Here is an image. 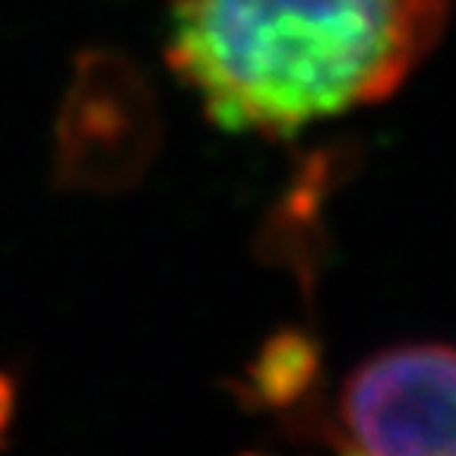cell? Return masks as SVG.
Instances as JSON below:
<instances>
[{"instance_id":"6da1fadb","label":"cell","mask_w":456,"mask_h":456,"mask_svg":"<svg viewBox=\"0 0 456 456\" xmlns=\"http://www.w3.org/2000/svg\"><path fill=\"white\" fill-rule=\"evenodd\" d=\"M444 22L447 0H168L165 57L209 121L289 136L387 99Z\"/></svg>"},{"instance_id":"7a4b0ae2","label":"cell","mask_w":456,"mask_h":456,"mask_svg":"<svg viewBox=\"0 0 456 456\" xmlns=\"http://www.w3.org/2000/svg\"><path fill=\"white\" fill-rule=\"evenodd\" d=\"M298 425L349 453L456 456V349L409 342L378 352L346 378L333 412Z\"/></svg>"},{"instance_id":"3957f363","label":"cell","mask_w":456,"mask_h":456,"mask_svg":"<svg viewBox=\"0 0 456 456\" xmlns=\"http://www.w3.org/2000/svg\"><path fill=\"white\" fill-rule=\"evenodd\" d=\"M162 118L150 79L118 51H83L54 127V184L121 193L150 171Z\"/></svg>"},{"instance_id":"277c9868","label":"cell","mask_w":456,"mask_h":456,"mask_svg":"<svg viewBox=\"0 0 456 456\" xmlns=\"http://www.w3.org/2000/svg\"><path fill=\"white\" fill-rule=\"evenodd\" d=\"M317 352L301 333H282L250 368V390L260 406H301L311 390Z\"/></svg>"},{"instance_id":"5b68a950","label":"cell","mask_w":456,"mask_h":456,"mask_svg":"<svg viewBox=\"0 0 456 456\" xmlns=\"http://www.w3.org/2000/svg\"><path fill=\"white\" fill-rule=\"evenodd\" d=\"M16 415V380L13 374L0 370V447H7V431Z\"/></svg>"}]
</instances>
